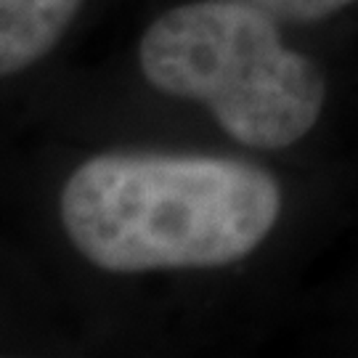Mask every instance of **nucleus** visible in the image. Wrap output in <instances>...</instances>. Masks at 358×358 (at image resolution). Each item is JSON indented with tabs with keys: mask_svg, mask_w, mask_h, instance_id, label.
Here are the masks:
<instances>
[{
	"mask_svg": "<svg viewBox=\"0 0 358 358\" xmlns=\"http://www.w3.org/2000/svg\"><path fill=\"white\" fill-rule=\"evenodd\" d=\"M247 3L257 11H263L266 16H271L273 22H321L332 13L348 8L356 0H239Z\"/></svg>",
	"mask_w": 358,
	"mask_h": 358,
	"instance_id": "4",
	"label": "nucleus"
},
{
	"mask_svg": "<svg viewBox=\"0 0 358 358\" xmlns=\"http://www.w3.org/2000/svg\"><path fill=\"white\" fill-rule=\"evenodd\" d=\"M83 0H0V77L35 64L59 43Z\"/></svg>",
	"mask_w": 358,
	"mask_h": 358,
	"instance_id": "3",
	"label": "nucleus"
},
{
	"mask_svg": "<svg viewBox=\"0 0 358 358\" xmlns=\"http://www.w3.org/2000/svg\"><path fill=\"white\" fill-rule=\"evenodd\" d=\"M279 213L276 178L223 157L101 154L62 192L72 244L115 273L229 266L268 236Z\"/></svg>",
	"mask_w": 358,
	"mask_h": 358,
	"instance_id": "1",
	"label": "nucleus"
},
{
	"mask_svg": "<svg viewBox=\"0 0 358 358\" xmlns=\"http://www.w3.org/2000/svg\"><path fill=\"white\" fill-rule=\"evenodd\" d=\"M157 90L205 103L234 141L287 149L306 138L327 101L313 59L289 48L276 22L239 0H196L149 24L138 45Z\"/></svg>",
	"mask_w": 358,
	"mask_h": 358,
	"instance_id": "2",
	"label": "nucleus"
}]
</instances>
